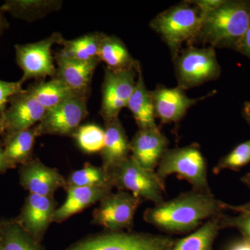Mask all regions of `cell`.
I'll use <instances>...</instances> for the list:
<instances>
[{
    "instance_id": "7c38bea8",
    "label": "cell",
    "mask_w": 250,
    "mask_h": 250,
    "mask_svg": "<svg viewBox=\"0 0 250 250\" xmlns=\"http://www.w3.org/2000/svg\"><path fill=\"white\" fill-rule=\"evenodd\" d=\"M46 109L27 90L15 95L2 112L6 137L21 132L40 123Z\"/></svg>"
},
{
    "instance_id": "cb8c5ba5",
    "label": "cell",
    "mask_w": 250,
    "mask_h": 250,
    "mask_svg": "<svg viewBox=\"0 0 250 250\" xmlns=\"http://www.w3.org/2000/svg\"><path fill=\"white\" fill-rule=\"evenodd\" d=\"M222 215L209 219L188 236L174 242L170 250H211L221 229Z\"/></svg>"
},
{
    "instance_id": "484cf974",
    "label": "cell",
    "mask_w": 250,
    "mask_h": 250,
    "mask_svg": "<svg viewBox=\"0 0 250 250\" xmlns=\"http://www.w3.org/2000/svg\"><path fill=\"white\" fill-rule=\"evenodd\" d=\"M103 35V33L95 32L72 40L63 39L61 44L62 48L59 53L80 62L99 60V51Z\"/></svg>"
},
{
    "instance_id": "d6986e66",
    "label": "cell",
    "mask_w": 250,
    "mask_h": 250,
    "mask_svg": "<svg viewBox=\"0 0 250 250\" xmlns=\"http://www.w3.org/2000/svg\"><path fill=\"white\" fill-rule=\"evenodd\" d=\"M104 124V145L100 154L103 160L102 167L109 171L129 157L130 141L119 118L106 122Z\"/></svg>"
},
{
    "instance_id": "4dcf8cb0",
    "label": "cell",
    "mask_w": 250,
    "mask_h": 250,
    "mask_svg": "<svg viewBox=\"0 0 250 250\" xmlns=\"http://www.w3.org/2000/svg\"><path fill=\"white\" fill-rule=\"evenodd\" d=\"M236 216L229 217L222 215L220 227L233 228L239 230L246 239L250 241V212H238Z\"/></svg>"
},
{
    "instance_id": "4316f807",
    "label": "cell",
    "mask_w": 250,
    "mask_h": 250,
    "mask_svg": "<svg viewBox=\"0 0 250 250\" xmlns=\"http://www.w3.org/2000/svg\"><path fill=\"white\" fill-rule=\"evenodd\" d=\"M1 250H46L17 220L1 222Z\"/></svg>"
},
{
    "instance_id": "ffe728a7",
    "label": "cell",
    "mask_w": 250,
    "mask_h": 250,
    "mask_svg": "<svg viewBox=\"0 0 250 250\" xmlns=\"http://www.w3.org/2000/svg\"><path fill=\"white\" fill-rule=\"evenodd\" d=\"M126 108L132 113L139 129L158 128L151 92L147 89L140 67L137 80Z\"/></svg>"
},
{
    "instance_id": "b9f144b4",
    "label": "cell",
    "mask_w": 250,
    "mask_h": 250,
    "mask_svg": "<svg viewBox=\"0 0 250 250\" xmlns=\"http://www.w3.org/2000/svg\"><path fill=\"white\" fill-rule=\"evenodd\" d=\"M1 249V222H0V250Z\"/></svg>"
},
{
    "instance_id": "f1b7e54d",
    "label": "cell",
    "mask_w": 250,
    "mask_h": 250,
    "mask_svg": "<svg viewBox=\"0 0 250 250\" xmlns=\"http://www.w3.org/2000/svg\"><path fill=\"white\" fill-rule=\"evenodd\" d=\"M72 137L83 152L96 154L103 150L104 145L105 131L98 125H81Z\"/></svg>"
},
{
    "instance_id": "ab89813d",
    "label": "cell",
    "mask_w": 250,
    "mask_h": 250,
    "mask_svg": "<svg viewBox=\"0 0 250 250\" xmlns=\"http://www.w3.org/2000/svg\"><path fill=\"white\" fill-rule=\"evenodd\" d=\"M241 182L246 184L247 187L250 189V173L246 174L241 179Z\"/></svg>"
},
{
    "instance_id": "9c48e42d",
    "label": "cell",
    "mask_w": 250,
    "mask_h": 250,
    "mask_svg": "<svg viewBox=\"0 0 250 250\" xmlns=\"http://www.w3.org/2000/svg\"><path fill=\"white\" fill-rule=\"evenodd\" d=\"M142 200L129 192L118 190L99 202L93 213V224L110 232L129 230Z\"/></svg>"
},
{
    "instance_id": "30bf717a",
    "label": "cell",
    "mask_w": 250,
    "mask_h": 250,
    "mask_svg": "<svg viewBox=\"0 0 250 250\" xmlns=\"http://www.w3.org/2000/svg\"><path fill=\"white\" fill-rule=\"evenodd\" d=\"M88 114L87 95L78 94L46 111L36 125L38 135L72 136Z\"/></svg>"
},
{
    "instance_id": "9a60e30c",
    "label": "cell",
    "mask_w": 250,
    "mask_h": 250,
    "mask_svg": "<svg viewBox=\"0 0 250 250\" xmlns=\"http://www.w3.org/2000/svg\"><path fill=\"white\" fill-rule=\"evenodd\" d=\"M20 183L30 194L54 196L60 188L65 189L66 179L57 168L50 167L39 159H32L21 166Z\"/></svg>"
},
{
    "instance_id": "f546056e",
    "label": "cell",
    "mask_w": 250,
    "mask_h": 250,
    "mask_svg": "<svg viewBox=\"0 0 250 250\" xmlns=\"http://www.w3.org/2000/svg\"><path fill=\"white\" fill-rule=\"evenodd\" d=\"M250 163V139L240 143L224 156L213 168L215 174L225 170H238Z\"/></svg>"
},
{
    "instance_id": "8992f818",
    "label": "cell",
    "mask_w": 250,
    "mask_h": 250,
    "mask_svg": "<svg viewBox=\"0 0 250 250\" xmlns=\"http://www.w3.org/2000/svg\"><path fill=\"white\" fill-rule=\"evenodd\" d=\"M113 188L129 192L135 197L153 202L164 201L165 184L156 171L147 170L140 165L131 155L109 170Z\"/></svg>"
},
{
    "instance_id": "52a82bcc",
    "label": "cell",
    "mask_w": 250,
    "mask_h": 250,
    "mask_svg": "<svg viewBox=\"0 0 250 250\" xmlns=\"http://www.w3.org/2000/svg\"><path fill=\"white\" fill-rule=\"evenodd\" d=\"M174 242L163 235L106 231L81 240L65 250H170Z\"/></svg>"
},
{
    "instance_id": "277c9868",
    "label": "cell",
    "mask_w": 250,
    "mask_h": 250,
    "mask_svg": "<svg viewBox=\"0 0 250 250\" xmlns=\"http://www.w3.org/2000/svg\"><path fill=\"white\" fill-rule=\"evenodd\" d=\"M155 171L164 184L167 177L176 174L179 179L188 182L192 189L210 191L207 161L200 146L195 143L185 147L167 149Z\"/></svg>"
},
{
    "instance_id": "8fae6325",
    "label": "cell",
    "mask_w": 250,
    "mask_h": 250,
    "mask_svg": "<svg viewBox=\"0 0 250 250\" xmlns=\"http://www.w3.org/2000/svg\"><path fill=\"white\" fill-rule=\"evenodd\" d=\"M139 65L136 68L112 71L106 68L102 90L100 114L104 123L118 118L123 108H126L137 80Z\"/></svg>"
},
{
    "instance_id": "5b68a950",
    "label": "cell",
    "mask_w": 250,
    "mask_h": 250,
    "mask_svg": "<svg viewBox=\"0 0 250 250\" xmlns=\"http://www.w3.org/2000/svg\"><path fill=\"white\" fill-rule=\"evenodd\" d=\"M177 86L187 90L218 80L221 74L215 49L190 45L183 48L174 58Z\"/></svg>"
},
{
    "instance_id": "ba28073f",
    "label": "cell",
    "mask_w": 250,
    "mask_h": 250,
    "mask_svg": "<svg viewBox=\"0 0 250 250\" xmlns=\"http://www.w3.org/2000/svg\"><path fill=\"white\" fill-rule=\"evenodd\" d=\"M63 39L59 33H53L45 39L24 45H16V62L22 70L21 82L24 83L31 79L54 78L57 73L52 56V47L62 44Z\"/></svg>"
},
{
    "instance_id": "7402d4cb",
    "label": "cell",
    "mask_w": 250,
    "mask_h": 250,
    "mask_svg": "<svg viewBox=\"0 0 250 250\" xmlns=\"http://www.w3.org/2000/svg\"><path fill=\"white\" fill-rule=\"evenodd\" d=\"M62 5V1L51 0H11L5 1L1 9L14 18L32 22L58 11Z\"/></svg>"
},
{
    "instance_id": "836d02e7",
    "label": "cell",
    "mask_w": 250,
    "mask_h": 250,
    "mask_svg": "<svg viewBox=\"0 0 250 250\" xmlns=\"http://www.w3.org/2000/svg\"><path fill=\"white\" fill-rule=\"evenodd\" d=\"M237 52L250 59V24L246 34L242 39Z\"/></svg>"
},
{
    "instance_id": "44dd1931",
    "label": "cell",
    "mask_w": 250,
    "mask_h": 250,
    "mask_svg": "<svg viewBox=\"0 0 250 250\" xmlns=\"http://www.w3.org/2000/svg\"><path fill=\"white\" fill-rule=\"evenodd\" d=\"M98 59L104 62L106 68L112 71H122L136 68L140 65L128 50L127 47L114 36L104 34L100 44Z\"/></svg>"
},
{
    "instance_id": "5bb4252c",
    "label": "cell",
    "mask_w": 250,
    "mask_h": 250,
    "mask_svg": "<svg viewBox=\"0 0 250 250\" xmlns=\"http://www.w3.org/2000/svg\"><path fill=\"white\" fill-rule=\"evenodd\" d=\"M57 208L54 196L29 193L16 220L33 238L41 243L49 225L53 223Z\"/></svg>"
},
{
    "instance_id": "6da1fadb",
    "label": "cell",
    "mask_w": 250,
    "mask_h": 250,
    "mask_svg": "<svg viewBox=\"0 0 250 250\" xmlns=\"http://www.w3.org/2000/svg\"><path fill=\"white\" fill-rule=\"evenodd\" d=\"M226 205L211 191L192 189L147 208L143 219L164 232H190L209 219L223 215Z\"/></svg>"
},
{
    "instance_id": "d4e9b609",
    "label": "cell",
    "mask_w": 250,
    "mask_h": 250,
    "mask_svg": "<svg viewBox=\"0 0 250 250\" xmlns=\"http://www.w3.org/2000/svg\"><path fill=\"white\" fill-rule=\"evenodd\" d=\"M27 90L45 108L46 111L58 106L67 99L80 94L69 88L56 77L48 82H42L31 85Z\"/></svg>"
},
{
    "instance_id": "e575fe53",
    "label": "cell",
    "mask_w": 250,
    "mask_h": 250,
    "mask_svg": "<svg viewBox=\"0 0 250 250\" xmlns=\"http://www.w3.org/2000/svg\"><path fill=\"white\" fill-rule=\"evenodd\" d=\"M14 166L6 159L3 148L0 147V173H2L5 171L14 168Z\"/></svg>"
},
{
    "instance_id": "3957f363",
    "label": "cell",
    "mask_w": 250,
    "mask_h": 250,
    "mask_svg": "<svg viewBox=\"0 0 250 250\" xmlns=\"http://www.w3.org/2000/svg\"><path fill=\"white\" fill-rule=\"evenodd\" d=\"M202 22L198 8L190 1H185L158 14L149 26L165 42L174 58L185 42L194 43Z\"/></svg>"
},
{
    "instance_id": "4fadbf2b",
    "label": "cell",
    "mask_w": 250,
    "mask_h": 250,
    "mask_svg": "<svg viewBox=\"0 0 250 250\" xmlns=\"http://www.w3.org/2000/svg\"><path fill=\"white\" fill-rule=\"evenodd\" d=\"M150 92L156 118L163 124L178 123L192 106L212 95L210 93L201 98H189L180 87L167 88L164 85H158Z\"/></svg>"
},
{
    "instance_id": "60d3db41",
    "label": "cell",
    "mask_w": 250,
    "mask_h": 250,
    "mask_svg": "<svg viewBox=\"0 0 250 250\" xmlns=\"http://www.w3.org/2000/svg\"><path fill=\"white\" fill-rule=\"evenodd\" d=\"M4 134V125H3L2 112L0 111V135Z\"/></svg>"
},
{
    "instance_id": "d6a6232c",
    "label": "cell",
    "mask_w": 250,
    "mask_h": 250,
    "mask_svg": "<svg viewBox=\"0 0 250 250\" xmlns=\"http://www.w3.org/2000/svg\"><path fill=\"white\" fill-rule=\"evenodd\" d=\"M225 0H192L190 2L198 8L203 16L213 12L223 4Z\"/></svg>"
},
{
    "instance_id": "2e32d148",
    "label": "cell",
    "mask_w": 250,
    "mask_h": 250,
    "mask_svg": "<svg viewBox=\"0 0 250 250\" xmlns=\"http://www.w3.org/2000/svg\"><path fill=\"white\" fill-rule=\"evenodd\" d=\"M168 145L159 127L139 129L130 141L131 156L145 168L155 171Z\"/></svg>"
},
{
    "instance_id": "83f0119b",
    "label": "cell",
    "mask_w": 250,
    "mask_h": 250,
    "mask_svg": "<svg viewBox=\"0 0 250 250\" xmlns=\"http://www.w3.org/2000/svg\"><path fill=\"white\" fill-rule=\"evenodd\" d=\"M113 188L109 171L90 163L85 164L82 168L72 172L66 179L65 189L70 187Z\"/></svg>"
},
{
    "instance_id": "f35d334b",
    "label": "cell",
    "mask_w": 250,
    "mask_h": 250,
    "mask_svg": "<svg viewBox=\"0 0 250 250\" xmlns=\"http://www.w3.org/2000/svg\"><path fill=\"white\" fill-rule=\"evenodd\" d=\"M3 12L4 11L0 8V33L7 29L9 26V22L6 21V18H5Z\"/></svg>"
},
{
    "instance_id": "603a6c76",
    "label": "cell",
    "mask_w": 250,
    "mask_h": 250,
    "mask_svg": "<svg viewBox=\"0 0 250 250\" xmlns=\"http://www.w3.org/2000/svg\"><path fill=\"white\" fill-rule=\"evenodd\" d=\"M37 137L39 135L36 126L6 137L3 149L6 159L14 167L18 164L22 166L33 159Z\"/></svg>"
},
{
    "instance_id": "d590c367",
    "label": "cell",
    "mask_w": 250,
    "mask_h": 250,
    "mask_svg": "<svg viewBox=\"0 0 250 250\" xmlns=\"http://www.w3.org/2000/svg\"><path fill=\"white\" fill-rule=\"evenodd\" d=\"M229 250H250V241L248 239L241 240L233 243Z\"/></svg>"
},
{
    "instance_id": "7a4b0ae2",
    "label": "cell",
    "mask_w": 250,
    "mask_h": 250,
    "mask_svg": "<svg viewBox=\"0 0 250 250\" xmlns=\"http://www.w3.org/2000/svg\"><path fill=\"white\" fill-rule=\"evenodd\" d=\"M250 24V1L225 0L220 7L203 16L194 42L237 52Z\"/></svg>"
},
{
    "instance_id": "1f68e13d",
    "label": "cell",
    "mask_w": 250,
    "mask_h": 250,
    "mask_svg": "<svg viewBox=\"0 0 250 250\" xmlns=\"http://www.w3.org/2000/svg\"><path fill=\"white\" fill-rule=\"evenodd\" d=\"M23 83L18 82H6L0 80V111L3 112L9 104L11 99L22 93Z\"/></svg>"
},
{
    "instance_id": "e0dca14e",
    "label": "cell",
    "mask_w": 250,
    "mask_h": 250,
    "mask_svg": "<svg viewBox=\"0 0 250 250\" xmlns=\"http://www.w3.org/2000/svg\"><path fill=\"white\" fill-rule=\"evenodd\" d=\"M56 78L77 93L88 95L90 82L100 61L80 62L67 58L61 53L56 55Z\"/></svg>"
},
{
    "instance_id": "8d00e7d4",
    "label": "cell",
    "mask_w": 250,
    "mask_h": 250,
    "mask_svg": "<svg viewBox=\"0 0 250 250\" xmlns=\"http://www.w3.org/2000/svg\"><path fill=\"white\" fill-rule=\"evenodd\" d=\"M226 207L227 209L229 208L238 212H250V202L239 206H232L227 204Z\"/></svg>"
},
{
    "instance_id": "74e56055",
    "label": "cell",
    "mask_w": 250,
    "mask_h": 250,
    "mask_svg": "<svg viewBox=\"0 0 250 250\" xmlns=\"http://www.w3.org/2000/svg\"><path fill=\"white\" fill-rule=\"evenodd\" d=\"M243 116L244 117L247 123L250 126V101L246 102L243 104Z\"/></svg>"
},
{
    "instance_id": "ac0fdd59",
    "label": "cell",
    "mask_w": 250,
    "mask_h": 250,
    "mask_svg": "<svg viewBox=\"0 0 250 250\" xmlns=\"http://www.w3.org/2000/svg\"><path fill=\"white\" fill-rule=\"evenodd\" d=\"M112 189L109 187L67 188L66 198L56 209L53 223H62L94 204L99 203L112 192Z\"/></svg>"
}]
</instances>
